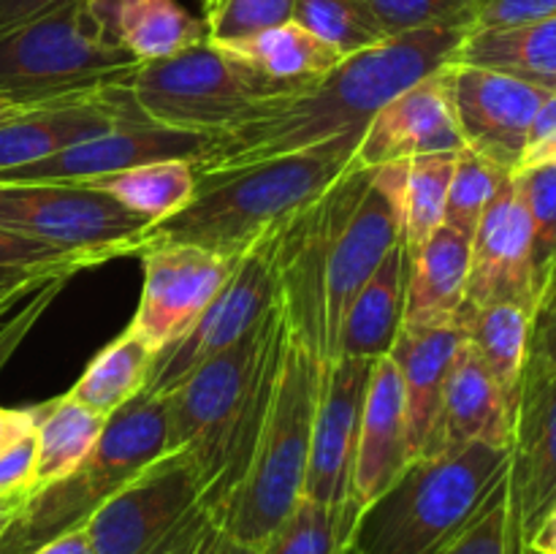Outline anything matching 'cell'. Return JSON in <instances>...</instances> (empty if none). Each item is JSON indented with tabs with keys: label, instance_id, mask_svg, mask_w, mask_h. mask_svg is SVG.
<instances>
[{
	"label": "cell",
	"instance_id": "836d02e7",
	"mask_svg": "<svg viewBox=\"0 0 556 554\" xmlns=\"http://www.w3.org/2000/svg\"><path fill=\"white\" fill-rule=\"evenodd\" d=\"M356 514L353 500L326 505L302 494L258 554H340Z\"/></svg>",
	"mask_w": 556,
	"mask_h": 554
},
{
	"label": "cell",
	"instance_id": "d590c367",
	"mask_svg": "<svg viewBox=\"0 0 556 554\" xmlns=\"http://www.w3.org/2000/svg\"><path fill=\"white\" fill-rule=\"evenodd\" d=\"M440 554H535L530 549L519 508H516L510 465L476 519L448 543Z\"/></svg>",
	"mask_w": 556,
	"mask_h": 554
},
{
	"label": "cell",
	"instance_id": "6da1fadb",
	"mask_svg": "<svg viewBox=\"0 0 556 554\" xmlns=\"http://www.w3.org/2000/svg\"><path fill=\"white\" fill-rule=\"evenodd\" d=\"M467 33V25H434L391 36L345 58L307 90L258 101L210 136L195 174L212 177L364 130L391 98L451 63Z\"/></svg>",
	"mask_w": 556,
	"mask_h": 554
},
{
	"label": "cell",
	"instance_id": "ab89813d",
	"mask_svg": "<svg viewBox=\"0 0 556 554\" xmlns=\"http://www.w3.org/2000/svg\"><path fill=\"white\" fill-rule=\"evenodd\" d=\"M532 221V259H535L538 299L556 266V163L516 174Z\"/></svg>",
	"mask_w": 556,
	"mask_h": 554
},
{
	"label": "cell",
	"instance_id": "60d3db41",
	"mask_svg": "<svg viewBox=\"0 0 556 554\" xmlns=\"http://www.w3.org/2000/svg\"><path fill=\"white\" fill-rule=\"evenodd\" d=\"M362 3L383 25L386 36H402L434 25H467L472 30V20L483 0H362Z\"/></svg>",
	"mask_w": 556,
	"mask_h": 554
},
{
	"label": "cell",
	"instance_id": "8d00e7d4",
	"mask_svg": "<svg viewBox=\"0 0 556 554\" xmlns=\"http://www.w3.org/2000/svg\"><path fill=\"white\" fill-rule=\"evenodd\" d=\"M81 269H90V264L79 255L0 228V291H41Z\"/></svg>",
	"mask_w": 556,
	"mask_h": 554
},
{
	"label": "cell",
	"instance_id": "ffe728a7",
	"mask_svg": "<svg viewBox=\"0 0 556 554\" xmlns=\"http://www.w3.org/2000/svg\"><path fill=\"white\" fill-rule=\"evenodd\" d=\"M136 119L144 117L130 101L125 85L85 101L49 103L0 119V174L30 166L76 141L92 139Z\"/></svg>",
	"mask_w": 556,
	"mask_h": 554
},
{
	"label": "cell",
	"instance_id": "816d5d0a",
	"mask_svg": "<svg viewBox=\"0 0 556 554\" xmlns=\"http://www.w3.org/2000/svg\"><path fill=\"white\" fill-rule=\"evenodd\" d=\"M530 549L535 554H556V503L552 505V511L543 516L541 525L532 530Z\"/></svg>",
	"mask_w": 556,
	"mask_h": 554
},
{
	"label": "cell",
	"instance_id": "11a10c76",
	"mask_svg": "<svg viewBox=\"0 0 556 554\" xmlns=\"http://www.w3.org/2000/svg\"><path fill=\"white\" fill-rule=\"evenodd\" d=\"M20 112H27V109H22V106H16V103H11V101H5V98H0V119L14 117V114H20Z\"/></svg>",
	"mask_w": 556,
	"mask_h": 554
},
{
	"label": "cell",
	"instance_id": "9c48e42d",
	"mask_svg": "<svg viewBox=\"0 0 556 554\" xmlns=\"http://www.w3.org/2000/svg\"><path fill=\"white\" fill-rule=\"evenodd\" d=\"M0 228L101 266L139 255L152 223L92 185L0 182Z\"/></svg>",
	"mask_w": 556,
	"mask_h": 554
},
{
	"label": "cell",
	"instance_id": "f907efd6",
	"mask_svg": "<svg viewBox=\"0 0 556 554\" xmlns=\"http://www.w3.org/2000/svg\"><path fill=\"white\" fill-rule=\"evenodd\" d=\"M30 554H96V549H92L90 536H87L85 527H76V530H68L63 532V536L52 538V541H47L43 546H38L36 552Z\"/></svg>",
	"mask_w": 556,
	"mask_h": 554
},
{
	"label": "cell",
	"instance_id": "b9f144b4",
	"mask_svg": "<svg viewBox=\"0 0 556 554\" xmlns=\"http://www.w3.org/2000/svg\"><path fill=\"white\" fill-rule=\"evenodd\" d=\"M150 554H258L233 541L210 505L199 503Z\"/></svg>",
	"mask_w": 556,
	"mask_h": 554
},
{
	"label": "cell",
	"instance_id": "c3c4849f",
	"mask_svg": "<svg viewBox=\"0 0 556 554\" xmlns=\"http://www.w3.org/2000/svg\"><path fill=\"white\" fill-rule=\"evenodd\" d=\"M36 429V405L33 407H3L0 405V454L9 451L16 440Z\"/></svg>",
	"mask_w": 556,
	"mask_h": 554
},
{
	"label": "cell",
	"instance_id": "f5cc1de1",
	"mask_svg": "<svg viewBox=\"0 0 556 554\" xmlns=\"http://www.w3.org/2000/svg\"><path fill=\"white\" fill-rule=\"evenodd\" d=\"M22 503H25V500H0V541L5 538L9 527L14 525V519H16V514H20Z\"/></svg>",
	"mask_w": 556,
	"mask_h": 554
},
{
	"label": "cell",
	"instance_id": "bcb514c9",
	"mask_svg": "<svg viewBox=\"0 0 556 554\" xmlns=\"http://www.w3.org/2000/svg\"><path fill=\"white\" fill-rule=\"evenodd\" d=\"M530 353L556 367V280L541 293L532 313Z\"/></svg>",
	"mask_w": 556,
	"mask_h": 554
},
{
	"label": "cell",
	"instance_id": "7bdbcfd3",
	"mask_svg": "<svg viewBox=\"0 0 556 554\" xmlns=\"http://www.w3.org/2000/svg\"><path fill=\"white\" fill-rule=\"evenodd\" d=\"M36 429L0 454V500H27L36 489Z\"/></svg>",
	"mask_w": 556,
	"mask_h": 554
},
{
	"label": "cell",
	"instance_id": "2e32d148",
	"mask_svg": "<svg viewBox=\"0 0 556 554\" xmlns=\"http://www.w3.org/2000/svg\"><path fill=\"white\" fill-rule=\"evenodd\" d=\"M210 136L188 134V130L161 128L150 119L117 125L92 139L76 141L43 161L0 174V182H74L85 185L125 168L152 161H199L204 155Z\"/></svg>",
	"mask_w": 556,
	"mask_h": 554
},
{
	"label": "cell",
	"instance_id": "7a4b0ae2",
	"mask_svg": "<svg viewBox=\"0 0 556 554\" xmlns=\"http://www.w3.org/2000/svg\"><path fill=\"white\" fill-rule=\"evenodd\" d=\"M362 136L364 130H356L291 155L199 177L193 201L168 221L155 223L147 234V248L179 242L223 259H242L261 239L318 204L358 166Z\"/></svg>",
	"mask_w": 556,
	"mask_h": 554
},
{
	"label": "cell",
	"instance_id": "8992f818",
	"mask_svg": "<svg viewBox=\"0 0 556 554\" xmlns=\"http://www.w3.org/2000/svg\"><path fill=\"white\" fill-rule=\"evenodd\" d=\"M168 454L166 396L141 389L106 418L96 449L60 481L27 494L0 554H30L87 519L144 467Z\"/></svg>",
	"mask_w": 556,
	"mask_h": 554
},
{
	"label": "cell",
	"instance_id": "1f68e13d",
	"mask_svg": "<svg viewBox=\"0 0 556 554\" xmlns=\"http://www.w3.org/2000/svg\"><path fill=\"white\" fill-rule=\"evenodd\" d=\"M155 356L157 353L147 348L139 335L125 329L87 364L68 396L109 418L144 389Z\"/></svg>",
	"mask_w": 556,
	"mask_h": 554
},
{
	"label": "cell",
	"instance_id": "ba28073f",
	"mask_svg": "<svg viewBox=\"0 0 556 554\" xmlns=\"http://www.w3.org/2000/svg\"><path fill=\"white\" fill-rule=\"evenodd\" d=\"M125 87L144 119L206 136L226 130L258 101L275 98L258 76L210 41L174 58L139 63Z\"/></svg>",
	"mask_w": 556,
	"mask_h": 554
},
{
	"label": "cell",
	"instance_id": "681fc988",
	"mask_svg": "<svg viewBox=\"0 0 556 554\" xmlns=\"http://www.w3.org/2000/svg\"><path fill=\"white\" fill-rule=\"evenodd\" d=\"M65 3H71V0H0V33L11 30L27 20H36V16Z\"/></svg>",
	"mask_w": 556,
	"mask_h": 554
},
{
	"label": "cell",
	"instance_id": "7dc6e473",
	"mask_svg": "<svg viewBox=\"0 0 556 554\" xmlns=\"http://www.w3.org/2000/svg\"><path fill=\"white\" fill-rule=\"evenodd\" d=\"M60 286H63V280H54V282H49V286H43L41 291H38V297L33 299V302L27 304L25 310H22L20 318L11 320V324L5 326L3 331H0V367H3L5 358L11 356V351H14V348L20 345L22 337L27 335V329H30V326H33V320H36L38 315L43 313V307H47V304L52 302V297H54V293H58Z\"/></svg>",
	"mask_w": 556,
	"mask_h": 554
},
{
	"label": "cell",
	"instance_id": "9f6ffc18",
	"mask_svg": "<svg viewBox=\"0 0 556 554\" xmlns=\"http://www.w3.org/2000/svg\"><path fill=\"white\" fill-rule=\"evenodd\" d=\"M554 280H556V266H554V272H552V277H548V282H546V288H548V286H552V282H554ZM546 288H543V291H546Z\"/></svg>",
	"mask_w": 556,
	"mask_h": 554
},
{
	"label": "cell",
	"instance_id": "4dcf8cb0",
	"mask_svg": "<svg viewBox=\"0 0 556 554\" xmlns=\"http://www.w3.org/2000/svg\"><path fill=\"white\" fill-rule=\"evenodd\" d=\"M92 188L103 190L136 215L155 223L168 221L193 201L199 190V174L193 161L172 158V161H152L109 177L92 179Z\"/></svg>",
	"mask_w": 556,
	"mask_h": 554
},
{
	"label": "cell",
	"instance_id": "44dd1931",
	"mask_svg": "<svg viewBox=\"0 0 556 554\" xmlns=\"http://www.w3.org/2000/svg\"><path fill=\"white\" fill-rule=\"evenodd\" d=\"M413 451L407 438L405 391L400 373L389 356L378 358L369 378L358 424L356 456H353L351 500L364 508L386 492L410 465Z\"/></svg>",
	"mask_w": 556,
	"mask_h": 554
},
{
	"label": "cell",
	"instance_id": "52a82bcc",
	"mask_svg": "<svg viewBox=\"0 0 556 554\" xmlns=\"http://www.w3.org/2000/svg\"><path fill=\"white\" fill-rule=\"evenodd\" d=\"M402 161L380 168L356 166L329 190L324 253V364L337 358V340L364 282L400 244L396 182Z\"/></svg>",
	"mask_w": 556,
	"mask_h": 554
},
{
	"label": "cell",
	"instance_id": "74e56055",
	"mask_svg": "<svg viewBox=\"0 0 556 554\" xmlns=\"http://www.w3.org/2000/svg\"><path fill=\"white\" fill-rule=\"evenodd\" d=\"M508 177V172L494 166L492 161L481 158L472 150L456 152L454 174H451L448 199H445V226L467 234L472 239L483 212L497 196L500 185Z\"/></svg>",
	"mask_w": 556,
	"mask_h": 554
},
{
	"label": "cell",
	"instance_id": "9a60e30c",
	"mask_svg": "<svg viewBox=\"0 0 556 554\" xmlns=\"http://www.w3.org/2000/svg\"><path fill=\"white\" fill-rule=\"evenodd\" d=\"M510 302L535 313L538 282L532 259V221L525 193L508 174L470 239L465 304Z\"/></svg>",
	"mask_w": 556,
	"mask_h": 554
},
{
	"label": "cell",
	"instance_id": "30bf717a",
	"mask_svg": "<svg viewBox=\"0 0 556 554\" xmlns=\"http://www.w3.org/2000/svg\"><path fill=\"white\" fill-rule=\"evenodd\" d=\"M282 329H286V307L277 297L269 313L248 335L239 337L226 351L206 358L166 394L168 451H185L199 467L201 481L217 445L223 443L233 418L248 402L261 364Z\"/></svg>",
	"mask_w": 556,
	"mask_h": 554
},
{
	"label": "cell",
	"instance_id": "f1b7e54d",
	"mask_svg": "<svg viewBox=\"0 0 556 554\" xmlns=\"http://www.w3.org/2000/svg\"><path fill=\"white\" fill-rule=\"evenodd\" d=\"M451 63L478 65L556 90V16L505 30H472Z\"/></svg>",
	"mask_w": 556,
	"mask_h": 554
},
{
	"label": "cell",
	"instance_id": "5b68a950",
	"mask_svg": "<svg viewBox=\"0 0 556 554\" xmlns=\"http://www.w3.org/2000/svg\"><path fill=\"white\" fill-rule=\"evenodd\" d=\"M136 65L90 0H71L0 33V98L22 109L103 96L123 87Z\"/></svg>",
	"mask_w": 556,
	"mask_h": 554
},
{
	"label": "cell",
	"instance_id": "e575fe53",
	"mask_svg": "<svg viewBox=\"0 0 556 554\" xmlns=\"http://www.w3.org/2000/svg\"><path fill=\"white\" fill-rule=\"evenodd\" d=\"M293 22L329 43L342 58H351L391 38L362 0H296Z\"/></svg>",
	"mask_w": 556,
	"mask_h": 554
},
{
	"label": "cell",
	"instance_id": "e0dca14e",
	"mask_svg": "<svg viewBox=\"0 0 556 554\" xmlns=\"http://www.w3.org/2000/svg\"><path fill=\"white\" fill-rule=\"evenodd\" d=\"M372 367L375 362L362 358H334L324 364L304 498L326 505H342L351 500L353 456Z\"/></svg>",
	"mask_w": 556,
	"mask_h": 554
},
{
	"label": "cell",
	"instance_id": "5bb4252c",
	"mask_svg": "<svg viewBox=\"0 0 556 554\" xmlns=\"http://www.w3.org/2000/svg\"><path fill=\"white\" fill-rule=\"evenodd\" d=\"M443 71L465 150L516 174L527 130L548 96L546 87L478 65L448 63Z\"/></svg>",
	"mask_w": 556,
	"mask_h": 554
},
{
	"label": "cell",
	"instance_id": "f6af8a7d",
	"mask_svg": "<svg viewBox=\"0 0 556 554\" xmlns=\"http://www.w3.org/2000/svg\"><path fill=\"white\" fill-rule=\"evenodd\" d=\"M552 163H556V90H548L541 109L532 117L530 130H527L525 152H521L516 174L552 166Z\"/></svg>",
	"mask_w": 556,
	"mask_h": 554
},
{
	"label": "cell",
	"instance_id": "603a6c76",
	"mask_svg": "<svg viewBox=\"0 0 556 554\" xmlns=\"http://www.w3.org/2000/svg\"><path fill=\"white\" fill-rule=\"evenodd\" d=\"M510 418L497 380L478 353L462 342L445 380L434 454H454L476 443L510 449Z\"/></svg>",
	"mask_w": 556,
	"mask_h": 554
},
{
	"label": "cell",
	"instance_id": "f546056e",
	"mask_svg": "<svg viewBox=\"0 0 556 554\" xmlns=\"http://www.w3.org/2000/svg\"><path fill=\"white\" fill-rule=\"evenodd\" d=\"M103 427L106 416L71 400L68 394L36 405V489L74 473L96 449Z\"/></svg>",
	"mask_w": 556,
	"mask_h": 554
},
{
	"label": "cell",
	"instance_id": "ee69618b",
	"mask_svg": "<svg viewBox=\"0 0 556 554\" xmlns=\"http://www.w3.org/2000/svg\"><path fill=\"white\" fill-rule=\"evenodd\" d=\"M556 16V0H483L472 30H505ZM470 30V33H472Z\"/></svg>",
	"mask_w": 556,
	"mask_h": 554
},
{
	"label": "cell",
	"instance_id": "f35d334b",
	"mask_svg": "<svg viewBox=\"0 0 556 554\" xmlns=\"http://www.w3.org/2000/svg\"><path fill=\"white\" fill-rule=\"evenodd\" d=\"M293 9L296 0H201V22L206 41L231 47L293 22Z\"/></svg>",
	"mask_w": 556,
	"mask_h": 554
},
{
	"label": "cell",
	"instance_id": "83f0119b",
	"mask_svg": "<svg viewBox=\"0 0 556 554\" xmlns=\"http://www.w3.org/2000/svg\"><path fill=\"white\" fill-rule=\"evenodd\" d=\"M467 345L478 353L492 378L497 380L514 416L521 375L530 356L532 313L510 302L462 304L456 324ZM514 421V418H510Z\"/></svg>",
	"mask_w": 556,
	"mask_h": 554
},
{
	"label": "cell",
	"instance_id": "d6986e66",
	"mask_svg": "<svg viewBox=\"0 0 556 554\" xmlns=\"http://www.w3.org/2000/svg\"><path fill=\"white\" fill-rule=\"evenodd\" d=\"M443 68L375 112L358 141V166L380 168L410 158L465 150Z\"/></svg>",
	"mask_w": 556,
	"mask_h": 554
},
{
	"label": "cell",
	"instance_id": "d4e9b609",
	"mask_svg": "<svg viewBox=\"0 0 556 554\" xmlns=\"http://www.w3.org/2000/svg\"><path fill=\"white\" fill-rule=\"evenodd\" d=\"M405 277L407 250L396 244L348 304L337 340V358L378 362L389 356L405 315Z\"/></svg>",
	"mask_w": 556,
	"mask_h": 554
},
{
	"label": "cell",
	"instance_id": "7402d4cb",
	"mask_svg": "<svg viewBox=\"0 0 556 554\" xmlns=\"http://www.w3.org/2000/svg\"><path fill=\"white\" fill-rule=\"evenodd\" d=\"M465 342L459 326H432V329H410L402 326L389 358L400 373L405 391L407 438H410L413 459L432 456L438 440L443 391L448 380L456 351Z\"/></svg>",
	"mask_w": 556,
	"mask_h": 554
},
{
	"label": "cell",
	"instance_id": "277c9868",
	"mask_svg": "<svg viewBox=\"0 0 556 554\" xmlns=\"http://www.w3.org/2000/svg\"><path fill=\"white\" fill-rule=\"evenodd\" d=\"M320 380L318 337L288 324L286 356L264 432L242 481L217 514L223 530L242 546L261 552L304 494Z\"/></svg>",
	"mask_w": 556,
	"mask_h": 554
},
{
	"label": "cell",
	"instance_id": "ac0fdd59",
	"mask_svg": "<svg viewBox=\"0 0 556 554\" xmlns=\"http://www.w3.org/2000/svg\"><path fill=\"white\" fill-rule=\"evenodd\" d=\"M510 483L530 538L556 503V367L532 353L510 421Z\"/></svg>",
	"mask_w": 556,
	"mask_h": 554
},
{
	"label": "cell",
	"instance_id": "8fae6325",
	"mask_svg": "<svg viewBox=\"0 0 556 554\" xmlns=\"http://www.w3.org/2000/svg\"><path fill=\"white\" fill-rule=\"evenodd\" d=\"M280 231L282 228H277L253 250H248L199 320L179 340L157 353L147 378V391L166 396L195 367L233 345L269 313L280 297V261H277Z\"/></svg>",
	"mask_w": 556,
	"mask_h": 554
},
{
	"label": "cell",
	"instance_id": "db71d44e",
	"mask_svg": "<svg viewBox=\"0 0 556 554\" xmlns=\"http://www.w3.org/2000/svg\"><path fill=\"white\" fill-rule=\"evenodd\" d=\"M27 297L25 291H0V315H5V310L16 302V299Z\"/></svg>",
	"mask_w": 556,
	"mask_h": 554
},
{
	"label": "cell",
	"instance_id": "4fadbf2b",
	"mask_svg": "<svg viewBox=\"0 0 556 554\" xmlns=\"http://www.w3.org/2000/svg\"><path fill=\"white\" fill-rule=\"evenodd\" d=\"M139 259L144 282L128 329L155 353L179 340L199 320L239 261L179 242L150 244Z\"/></svg>",
	"mask_w": 556,
	"mask_h": 554
},
{
	"label": "cell",
	"instance_id": "d6a6232c",
	"mask_svg": "<svg viewBox=\"0 0 556 554\" xmlns=\"http://www.w3.org/2000/svg\"><path fill=\"white\" fill-rule=\"evenodd\" d=\"M454 163L456 152L402 161L400 182H396V212H400V244L405 250L418 248L429 234L443 226Z\"/></svg>",
	"mask_w": 556,
	"mask_h": 554
},
{
	"label": "cell",
	"instance_id": "3957f363",
	"mask_svg": "<svg viewBox=\"0 0 556 554\" xmlns=\"http://www.w3.org/2000/svg\"><path fill=\"white\" fill-rule=\"evenodd\" d=\"M508 465L510 449L486 443L416 456L358 508L340 554H440L476 519Z\"/></svg>",
	"mask_w": 556,
	"mask_h": 554
},
{
	"label": "cell",
	"instance_id": "7c38bea8",
	"mask_svg": "<svg viewBox=\"0 0 556 554\" xmlns=\"http://www.w3.org/2000/svg\"><path fill=\"white\" fill-rule=\"evenodd\" d=\"M204 498V481L185 451H168L130 478L87 519L96 554H150Z\"/></svg>",
	"mask_w": 556,
	"mask_h": 554
},
{
	"label": "cell",
	"instance_id": "484cf974",
	"mask_svg": "<svg viewBox=\"0 0 556 554\" xmlns=\"http://www.w3.org/2000/svg\"><path fill=\"white\" fill-rule=\"evenodd\" d=\"M220 49L239 60L250 74L258 76L269 87L271 96H291V92L307 90L345 60L329 43L315 38L296 22H286V25L258 33L248 41Z\"/></svg>",
	"mask_w": 556,
	"mask_h": 554
},
{
	"label": "cell",
	"instance_id": "cb8c5ba5",
	"mask_svg": "<svg viewBox=\"0 0 556 554\" xmlns=\"http://www.w3.org/2000/svg\"><path fill=\"white\" fill-rule=\"evenodd\" d=\"M467 275H470V237L443 223L418 248L407 250L402 326L410 329L454 326L467 297Z\"/></svg>",
	"mask_w": 556,
	"mask_h": 554
},
{
	"label": "cell",
	"instance_id": "4316f807",
	"mask_svg": "<svg viewBox=\"0 0 556 554\" xmlns=\"http://www.w3.org/2000/svg\"><path fill=\"white\" fill-rule=\"evenodd\" d=\"M101 25L136 60L155 63L206 41L201 16L177 0H90Z\"/></svg>",
	"mask_w": 556,
	"mask_h": 554
}]
</instances>
